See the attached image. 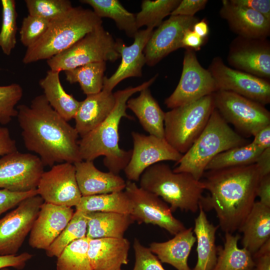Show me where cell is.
<instances>
[{
  "mask_svg": "<svg viewBox=\"0 0 270 270\" xmlns=\"http://www.w3.org/2000/svg\"><path fill=\"white\" fill-rule=\"evenodd\" d=\"M140 187L161 197L172 212L178 209L196 212L204 188L200 180L186 172H174L162 162L147 168L140 178Z\"/></svg>",
  "mask_w": 270,
  "mask_h": 270,
  "instance_id": "8992f818",
  "label": "cell"
},
{
  "mask_svg": "<svg viewBox=\"0 0 270 270\" xmlns=\"http://www.w3.org/2000/svg\"><path fill=\"white\" fill-rule=\"evenodd\" d=\"M116 41L102 25L88 33L70 48L47 60L50 70L66 71L95 62H114L120 55Z\"/></svg>",
  "mask_w": 270,
  "mask_h": 270,
  "instance_id": "ba28073f",
  "label": "cell"
},
{
  "mask_svg": "<svg viewBox=\"0 0 270 270\" xmlns=\"http://www.w3.org/2000/svg\"><path fill=\"white\" fill-rule=\"evenodd\" d=\"M204 42V38L198 35L192 29L184 32L182 41V48L194 51L200 50Z\"/></svg>",
  "mask_w": 270,
  "mask_h": 270,
  "instance_id": "f907efd6",
  "label": "cell"
},
{
  "mask_svg": "<svg viewBox=\"0 0 270 270\" xmlns=\"http://www.w3.org/2000/svg\"><path fill=\"white\" fill-rule=\"evenodd\" d=\"M36 192L44 202L76 207L82 195L76 181L74 164H58L48 171L44 172L39 180Z\"/></svg>",
  "mask_w": 270,
  "mask_h": 270,
  "instance_id": "2e32d148",
  "label": "cell"
},
{
  "mask_svg": "<svg viewBox=\"0 0 270 270\" xmlns=\"http://www.w3.org/2000/svg\"><path fill=\"white\" fill-rule=\"evenodd\" d=\"M44 165L36 154L18 150L0 158V188L24 192L36 190Z\"/></svg>",
  "mask_w": 270,
  "mask_h": 270,
  "instance_id": "4fadbf2b",
  "label": "cell"
},
{
  "mask_svg": "<svg viewBox=\"0 0 270 270\" xmlns=\"http://www.w3.org/2000/svg\"><path fill=\"white\" fill-rule=\"evenodd\" d=\"M153 31V29L149 28L138 30L134 38V42L129 46L125 45L122 40H116V48L121 57V62L111 76H104L102 90L112 92L124 80L142 76V69L146 62L144 50Z\"/></svg>",
  "mask_w": 270,
  "mask_h": 270,
  "instance_id": "ffe728a7",
  "label": "cell"
},
{
  "mask_svg": "<svg viewBox=\"0 0 270 270\" xmlns=\"http://www.w3.org/2000/svg\"><path fill=\"white\" fill-rule=\"evenodd\" d=\"M32 256V254L26 252L20 254L0 256V270L10 267L18 270H22Z\"/></svg>",
  "mask_w": 270,
  "mask_h": 270,
  "instance_id": "bcb514c9",
  "label": "cell"
},
{
  "mask_svg": "<svg viewBox=\"0 0 270 270\" xmlns=\"http://www.w3.org/2000/svg\"><path fill=\"white\" fill-rule=\"evenodd\" d=\"M82 3L92 6L95 14L102 18H108L114 20L118 28L134 38L138 32L136 14L126 10L118 0H81Z\"/></svg>",
  "mask_w": 270,
  "mask_h": 270,
  "instance_id": "1f68e13d",
  "label": "cell"
},
{
  "mask_svg": "<svg viewBox=\"0 0 270 270\" xmlns=\"http://www.w3.org/2000/svg\"><path fill=\"white\" fill-rule=\"evenodd\" d=\"M263 150L252 142L229 149L216 155L207 165L206 171L255 164Z\"/></svg>",
  "mask_w": 270,
  "mask_h": 270,
  "instance_id": "e575fe53",
  "label": "cell"
},
{
  "mask_svg": "<svg viewBox=\"0 0 270 270\" xmlns=\"http://www.w3.org/2000/svg\"><path fill=\"white\" fill-rule=\"evenodd\" d=\"M256 196L262 204L270 207V174L262 177L256 190Z\"/></svg>",
  "mask_w": 270,
  "mask_h": 270,
  "instance_id": "816d5d0a",
  "label": "cell"
},
{
  "mask_svg": "<svg viewBox=\"0 0 270 270\" xmlns=\"http://www.w3.org/2000/svg\"><path fill=\"white\" fill-rule=\"evenodd\" d=\"M133 248L135 262L132 270H166L157 256L136 238L134 240Z\"/></svg>",
  "mask_w": 270,
  "mask_h": 270,
  "instance_id": "7bdbcfd3",
  "label": "cell"
},
{
  "mask_svg": "<svg viewBox=\"0 0 270 270\" xmlns=\"http://www.w3.org/2000/svg\"><path fill=\"white\" fill-rule=\"evenodd\" d=\"M106 62H95L64 71L70 84L78 83L86 96L100 92L103 88Z\"/></svg>",
  "mask_w": 270,
  "mask_h": 270,
  "instance_id": "836d02e7",
  "label": "cell"
},
{
  "mask_svg": "<svg viewBox=\"0 0 270 270\" xmlns=\"http://www.w3.org/2000/svg\"><path fill=\"white\" fill-rule=\"evenodd\" d=\"M228 60L234 69L260 78H270V46L266 39L238 37L232 43Z\"/></svg>",
  "mask_w": 270,
  "mask_h": 270,
  "instance_id": "ac0fdd59",
  "label": "cell"
},
{
  "mask_svg": "<svg viewBox=\"0 0 270 270\" xmlns=\"http://www.w3.org/2000/svg\"><path fill=\"white\" fill-rule=\"evenodd\" d=\"M214 108L204 128L176 164L174 172H186L200 180L208 163L218 154L247 144Z\"/></svg>",
  "mask_w": 270,
  "mask_h": 270,
  "instance_id": "5b68a950",
  "label": "cell"
},
{
  "mask_svg": "<svg viewBox=\"0 0 270 270\" xmlns=\"http://www.w3.org/2000/svg\"><path fill=\"white\" fill-rule=\"evenodd\" d=\"M192 30L198 35L204 38L208 35L209 32L208 23L204 20L196 22L193 26Z\"/></svg>",
  "mask_w": 270,
  "mask_h": 270,
  "instance_id": "11a10c76",
  "label": "cell"
},
{
  "mask_svg": "<svg viewBox=\"0 0 270 270\" xmlns=\"http://www.w3.org/2000/svg\"><path fill=\"white\" fill-rule=\"evenodd\" d=\"M208 70L218 90L232 92L264 106L270 102L268 80L232 68L218 57L212 60Z\"/></svg>",
  "mask_w": 270,
  "mask_h": 270,
  "instance_id": "5bb4252c",
  "label": "cell"
},
{
  "mask_svg": "<svg viewBox=\"0 0 270 270\" xmlns=\"http://www.w3.org/2000/svg\"><path fill=\"white\" fill-rule=\"evenodd\" d=\"M180 0H144L141 10L136 15L137 28L143 26L153 29L158 27L163 19L170 14L177 7Z\"/></svg>",
  "mask_w": 270,
  "mask_h": 270,
  "instance_id": "8d00e7d4",
  "label": "cell"
},
{
  "mask_svg": "<svg viewBox=\"0 0 270 270\" xmlns=\"http://www.w3.org/2000/svg\"><path fill=\"white\" fill-rule=\"evenodd\" d=\"M74 212L72 208L44 202L30 232V246L46 250L68 225Z\"/></svg>",
  "mask_w": 270,
  "mask_h": 270,
  "instance_id": "d6986e66",
  "label": "cell"
},
{
  "mask_svg": "<svg viewBox=\"0 0 270 270\" xmlns=\"http://www.w3.org/2000/svg\"><path fill=\"white\" fill-rule=\"evenodd\" d=\"M122 270L121 269V270Z\"/></svg>",
  "mask_w": 270,
  "mask_h": 270,
  "instance_id": "6f0895ef",
  "label": "cell"
},
{
  "mask_svg": "<svg viewBox=\"0 0 270 270\" xmlns=\"http://www.w3.org/2000/svg\"><path fill=\"white\" fill-rule=\"evenodd\" d=\"M130 200L124 191L82 196L76 210L90 212H116L130 214L132 211Z\"/></svg>",
  "mask_w": 270,
  "mask_h": 270,
  "instance_id": "d6a6232c",
  "label": "cell"
},
{
  "mask_svg": "<svg viewBox=\"0 0 270 270\" xmlns=\"http://www.w3.org/2000/svg\"><path fill=\"white\" fill-rule=\"evenodd\" d=\"M0 270H10L8 268H2Z\"/></svg>",
  "mask_w": 270,
  "mask_h": 270,
  "instance_id": "9f6ffc18",
  "label": "cell"
},
{
  "mask_svg": "<svg viewBox=\"0 0 270 270\" xmlns=\"http://www.w3.org/2000/svg\"><path fill=\"white\" fill-rule=\"evenodd\" d=\"M214 107L228 124L246 136H254L270 124V113L264 106L232 92L214 94Z\"/></svg>",
  "mask_w": 270,
  "mask_h": 270,
  "instance_id": "9c48e42d",
  "label": "cell"
},
{
  "mask_svg": "<svg viewBox=\"0 0 270 270\" xmlns=\"http://www.w3.org/2000/svg\"><path fill=\"white\" fill-rule=\"evenodd\" d=\"M130 247L126 238L90 239L88 256L92 270H120L128 262Z\"/></svg>",
  "mask_w": 270,
  "mask_h": 270,
  "instance_id": "7402d4cb",
  "label": "cell"
},
{
  "mask_svg": "<svg viewBox=\"0 0 270 270\" xmlns=\"http://www.w3.org/2000/svg\"><path fill=\"white\" fill-rule=\"evenodd\" d=\"M126 106L134 114L142 128L149 134L164 138L165 112L152 96L148 88L142 90L137 97L130 98Z\"/></svg>",
  "mask_w": 270,
  "mask_h": 270,
  "instance_id": "4316f807",
  "label": "cell"
},
{
  "mask_svg": "<svg viewBox=\"0 0 270 270\" xmlns=\"http://www.w3.org/2000/svg\"><path fill=\"white\" fill-rule=\"evenodd\" d=\"M2 23L0 31V48L10 56L16 44L18 13L14 0H1Z\"/></svg>",
  "mask_w": 270,
  "mask_h": 270,
  "instance_id": "f35d334b",
  "label": "cell"
},
{
  "mask_svg": "<svg viewBox=\"0 0 270 270\" xmlns=\"http://www.w3.org/2000/svg\"><path fill=\"white\" fill-rule=\"evenodd\" d=\"M214 108L213 94L165 112V139L184 154L204 128Z\"/></svg>",
  "mask_w": 270,
  "mask_h": 270,
  "instance_id": "52a82bcc",
  "label": "cell"
},
{
  "mask_svg": "<svg viewBox=\"0 0 270 270\" xmlns=\"http://www.w3.org/2000/svg\"><path fill=\"white\" fill-rule=\"evenodd\" d=\"M28 15L50 21L68 12L73 7L68 0H26Z\"/></svg>",
  "mask_w": 270,
  "mask_h": 270,
  "instance_id": "ab89813d",
  "label": "cell"
},
{
  "mask_svg": "<svg viewBox=\"0 0 270 270\" xmlns=\"http://www.w3.org/2000/svg\"><path fill=\"white\" fill-rule=\"evenodd\" d=\"M130 159L124 169L128 180L138 182L142 172L150 166L166 160L178 162L182 154L172 147L164 138L132 132Z\"/></svg>",
  "mask_w": 270,
  "mask_h": 270,
  "instance_id": "9a60e30c",
  "label": "cell"
},
{
  "mask_svg": "<svg viewBox=\"0 0 270 270\" xmlns=\"http://www.w3.org/2000/svg\"><path fill=\"white\" fill-rule=\"evenodd\" d=\"M36 194H38L36 190L28 192H16L0 189V216L16 206L25 198Z\"/></svg>",
  "mask_w": 270,
  "mask_h": 270,
  "instance_id": "ee69618b",
  "label": "cell"
},
{
  "mask_svg": "<svg viewBox=\"0 0 270 270\" xmlns=\"http://www.w3.org/2000/svg\"><path fill=\"white\" fill-rule=\"evenodd\" d=\"M186 50L179 82L164 100L169 108L192 103L218 90L215 80L208 70L200 64L195 51Z\"/></svg>",
  "mask_w": 270,
  "mask_h": 270,
  "instance_id": "30bf717a",
  "label": "cell"
},
{
  "mask_svg": "<svg viewBox=\"0 0 270 270\" xmlns=\"http://www.w3.org/2000/svg\"><path fill=\"white\" fill-rule=\"evenodd\" d=\"M231 30L240 37L249 39H266L270 34V21L251 9L223 0L220 11Z\"/></svg>",
  "mask_w": 270,
  "mask_h": 270,
  "instance_id": "44dd1931",
  "label": "cell"
},
{
  "mask_svg": "<svg viewBox=\"0 0 270 270\" xmlns=\"http://www.w3.org/2000/svg\"><path fill=\"white\" fill-rule=\"evenodd\" d=\"M196 16H170L154 30L144 53L146 64L152 66L170 52L182 48L184 32L198 21Z\"/></svg>",
  "mask_w": 270,
  "mask_h": 270,
  "instance_id": "e0dca14e",
  "label": "cell"
},
{
  "mask_svg": "<svg viewBox=\"0 0 270 270\" xmlns=\"http://www.w3.org/2000/svg\"><path fill=\"white\" fill-rule=\"evenodd\" d=\"M115 102L114 94L104 90L86 96L80 102L74 118V128L78 135L84 136L101 124L110 114Z\"/></svg>",
  "mask_w": 270,
  "mask_h": 270,
  "instance_id": "cb8c5ba5",
  "label": "cell"
},
{
  "mask_svg": "<svg viewBox=\"0 0 270 270\" xmlns=\"http://www.w3.org/2000/svg\"><path fill=\"white\" fill-rule=\"evenodd\" d=\"M157 76L158 74L138 86H130L114 93L116 102L110 114L78 142L82 160L93 161L104 156V164L109 172L118 174L124 170L129 162L132 152V150L120 148L118 145L120 120L124 117L132 118L126 112V102L134 94L148 88Z\"/></svg>",
  "mask_w": 270,
  "mask_h": 270,
  "instance_id": "3957f363",
  "label": "cell"
},
{
  "mask_svg": "<svg viewBox=\"0 0 270 270\" xmlns=\"http://www.w3.org/2000/svg\"><path fill=\"white\" fill-rule=\"evenodd\" d=\"M252 256L254 266L251 270H270V240Z\"/></svg>",
  "mask_w": 270,
  "mask_h": 270,
  "instance_id": "c3c4849f",
  "label": "cell"
},
{
  "mask_svg": "<svg viewBox=\"0 0 270 270\" xmlns=\"http://www.w3.org/2000/svg\"><path fill=\"white\" fill-rule=\"evenodd\" d=\"M255 164L261 178L270 174V148L261 152Z\"/></svg>",
  "mask_w": 270,
  "mask_h": 270,
  "instance_id": "db71d44e",
  "label": "cell"
},
{
  "mask_svg": "<svg viewBox=\"0 0 270 270\" xmlns=\"http://www.w3.org/2000/svg\"><path fill=\"white\" fill-rule=\"evenodd\" d=\"M16 110L25 147L36 154L44 166L82 160L77 131L52 108L43 94L34 98L30 106L20 104Z\"/></svg>",
  "mask_w": 270,
  "mask_h": 270,
  "instance_id": "6da1fadb",
  "label": "cell"
},
{
  "mask_svg": "<svg viewBox=\"0 0 270 270\" xmlns=\"http://www.w3.org/2000/svg\"><path fill=\"white\" fill-rule=\"evenodd\" d=\"M50 21L28 15L24 17L20 30V40L28 48L36 42L46 32Z\"/></svg>",
  "mask_w": 270,
  "mask_h": 270,
  "instance_id": "b9f144b4",
  "label": "cell"
},
{
  "mask_svg": "<svg viewBox=\"0 0 270 270\" xmlns=\"http://www.w3.org/2000/svg\"><path fill=\"white\" fill-rule=\"evenodd\" d=\"M87 228L86 214L76 210L64 229L45 250L46 256L58 258L70 243L86 236Z\"/></svg>",
  "mask_w": 270,
  "mask_h": 270,
  "instance_id": "d590c367",
  "label": "cell"
},
{
  "mask_svg": "<svg viewBox=\"0 0 270 270\" xmlns=\"http://www.w3.org/2000/svg\"><path fill=\"white\" fill-rule=\"evenodd\" d=\"M198 210L193 230L197 242L198 260L192 270H212L217 260L216 234L219 226L209 222L200 204Z\"/></svg>",
  "mask_w": 270,
  "mask_h": 270,
  "instance_id": "83f0119b",
  "label": "cell"
},
{
  "mask_svg": "<svg viewBox=\"0 0 270 270\" xmlns=\"http://www.w3.org/2000/svg\"><path fill=\"white\" fill-rule=\"evenodd\" d=\"M23 96L22 87L18 84L0 86V124L6 125L14 117L16 116L18 110L15 106Z\"/></svg>",
  "mask_w": 270,
  "mask_h": 270,
  "instance_id": "60d3db41",
  "label": "cell"
},
{
  "mask_svg": "<svg viewBox=\"0 0 270 270\" xmlns=\"http://www.w3.org/2000/svg\"><path fill=\"white\" fill-rule=\"evenodd\" d=\"M44 202L38 194L28 197L0 219V256L16 254Z\"/></svg>",
  "mask_w": 270,
  "mask_h": 270,
  "instance_id": "7c38bea8",
  "label": "cell"
},
{
  "mask_svg": "<svg viewBox=\"0 0 270 270\" xmlns=\"http://www.w3.org/2000/svg\"><path fill=\"white\" fill-rule=\"evenodd\" d=\"M78 184L82 196L123 191L126 182L118 174L98 170L93 161L74 164Z\"/></svg>",
  "mask_w": 270,
  "mask_h": 270,
  "instance_id": "603a6c76",
  "label": "cell"
},
{
  "mask_svg": "<svg viewBox=\"0 0 270 270\" xmlns=\"http://www.w3.org/2000/svg\"><path fill=\"white\" fill-rule=\"evenodd\" d=\"M207 0H182L171 13V16H194L196 13L203 10Z\"/></svg>",
  "mask_w": 270,
  "mask_h": 270,
  "instance_id": "f6af8a7d",
  "label": "cell"
},
{
  "mask_svg": "<svg viewBox=\"0 0 270 270\" xmlns=\"http://www.w3.org/2000/svg\"><path fill=\"white\" fill-rule=\"evenodd\" d=\"M238 231L242 244L253 256L270 240V207L255 202Z\"/></svg>",
  "mask_w": 270,
  "mask_h": 270,
  "instance_id": "484cf974",
  "label": "cell"
},
{
  "mask_svg": "<svg viewBox=\"0 0 270 270\" xmlns=\"http://www.w3.org/2000/svg\"><path fill=\"white\" fill-rule=\"evenodd\" d=\"M252 142L259 148L264 150L270 148V124L260 130L254 136Z\"/></svg>",
  "mask_w": 270,
  "mask_h": 270,
  "instance_id": "f5cc1de1",
  "label": "cell"
},
{
  "mask_svg": "<svg viewBox=\"0 0 270 270\" xmlns=\"http://www.w3.org/2000/svg\"><path fill=\"white\" fill-rule=\"evenodd\" d=\"M124 192L132 204L130 214L138 224H152L175 235L186 228L174 216L170 206L157 195L146 190L134 182L127 180Z\"/></svg>",
  "mask_w": 270,
  "mask_h": 270,
  "instance_id": "8fae6325",
  "label": "cell"
},
{
  "mask_svg": "<svg viewBox=\"0 0 270 270\" xmlns=\"http://www.w3.org/2000/svg\"><path fill=\"white\" fill-rule=\"evenodd\" d=\"M230 1L234 4L258 12L270 21V0H230Z\"/></svg>",
  "mask_w": 270,
  "mask_h": 270,
  "instance_id": "7dc6e473",
  "label": "cell"
},
{
  "mask_svg": "<svg viewBox=\"0 0 270 270\" xmlns=\"http://www.w3.org/2000/svg\"><path fill=\"white\" fill-rule=\"evenodd\" d=\"M240 238L238 234L225 233L224 246L217 247V260L212 270H251L254 267L252 254L238 246Z\"/></svg>",
  "mask_w": 270,
  "mask_h": 270,
  "instance_id": "4dcf8cb0",
  "label": "cell"
},
{
  "mask_svg": "<svg viewBox=\"0 0 270 270\" xmlns=\"http://www.w3.org/2000/svg\"><path fill=\"white\" fill-rule=\"evenodd\" d=\"M200 180L204 190L200 204L204 210H213L218 226L226 232L238 230L256 202L261 176L256 164L206 170Z\"/></svg>",
  "mask_w": 270,
  "mask_h": 270,
  "instance_id": "7a4b0ae2",
  "label": "cell"
},
{
  "mask_svg": "<svg viewBox=\"0 0 270 270\" xmlns=\"http://www.w3.org/2000/svg\"><path fill=\"white\" fill-rule=\"evenodd\" d=\"M18 150L16 142L6 127L0 126V156Z\"/></svg>",
  "mask_w": 270,
  "mask_h": 270,
  "instance_id": "681fc988",
  "label": "cell"
},
{
  "mask_svg": "<svg viewBox=\"0 0 270 270\" xmlns=\"http://www.w3.org/2000/svg\"><path fill=\"white\" fill-rule=\"evenodd\" d=\"M60 72L50 70L39 84L52 108L66 121L74 118L80 102L68 94L61 84Z\"/></svg>",
  "mask_w": 270,
  "mask_h": 270,
  "instance_id": "f1b7e54d",
  "label": "cell"
},
{
  "mask_svg": "<svg viewBox=\"0 0 270 270\" xmlns=\"http://www.w3.org/2000/svg\"><path fill=\"white\" fill-rule=\"evenodd\" d=\"M89 240L86 236L68 244L57 258L56 270H92L88 256Z\"/></svg>",
  "mask_w": 270,
  "mask_h": 270,
  "instance_id": "74e56055",
  "label": "cell"
},
{
  "mask_svg": "<svg viewBox=\"0 0 270 270\" xmlns=\"http://www.w3.org/2000/svg\"><path fill=\"white\" fill-rule=\"evenodd\" d=\"M196 242L192 228H186L168 241L150 243L148 248L162 262L170 264L178 270H191L188 260Z\"/></svg>",
  "mask_w": 270,
  "mask_h": 270,
  "instance_id": "d4e9b609",
  "label": "cell"
},
{
  "mask_svg": "<svg viewBox=\"0 0 270 270\" xmlns=\"http://www.w3.org/2000/svg\"><path fill=\"white\" fill-rule=\"evenodd\" d=\"M102 24V18L92 10L73 6L62 16L50 21L44 34L26 48L22 62L30 64L47 60L67 50Z\"/></svg>",
  "mask_w": 270,
  "mask_h": 270,
  "instance_id": "277c9868",
  "label": "cell"
},
{
  "mask_svg": "<svg viewBox=\"0 0 270 270\" xmlns=\"http://www.w3.org/2000/svg\"><path fill=\"white\" fill-rule=\"evenodd\" d=\"M86 214L87 232L89 239L122 238L134 222L131 216L116 212H90Z\"/></svg>",
  "mask_w": 270,
  "mask_h": 270,
  "instance_id": "f546056e",
  "label": "cell"
}]
</instances>
